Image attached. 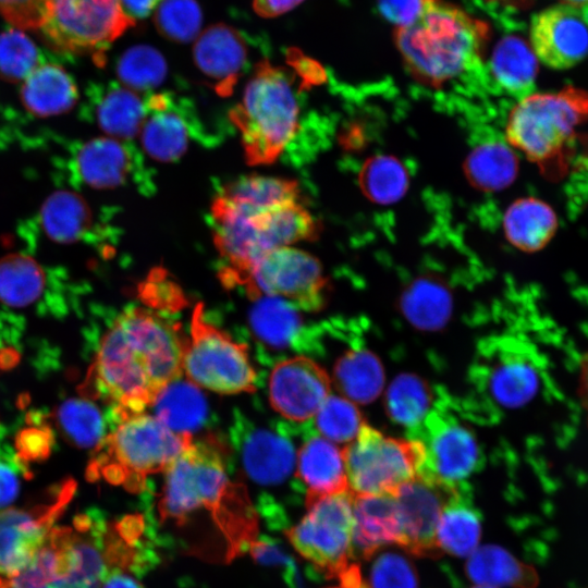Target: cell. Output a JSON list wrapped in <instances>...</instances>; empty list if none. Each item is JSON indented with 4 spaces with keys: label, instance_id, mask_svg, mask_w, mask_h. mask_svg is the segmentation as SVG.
<instances>
[{
    "label": "cell",
    "instance_id": "1",
    "mask_svg": "<svg viewBox=\"0 0 588 588\" xmlns=\"http://www.w3.org/2000/svg\"><path fill=\"white\" fill-rule=\"evenodd\" d=\"M186 340L176 324L150 309H124L99 338L78 392L110 405V427L145 413L182 376Z\"/></svg>",
    "mask_w": 588,
    "mask_h": 588
},
{
    "label": "cell",
    "instance_id": "2",
    "mask_svg": "<svg viewBox=\"0 0 588 588\" xmlns=\"http://www.w3.org/2000/svg\"><path fill=\"white\" fill-rule=\"evenodd\" d=\"M157 504L161 523L185 525L206 510L233 559L257 538V516L244 486L231 482L220 449L212 442H192L163 471Z\"/></svg>",
    "mask_w": 588,
    "mask_h": 588
},
{
    "label": "cell",
    "instance_id": "3",
    "mask_svg": "<svg viewBox=\"0 0 588 588\" xmlns=\"http://www.w3.org/2000/svg\"><path fill=\"white\" fill-rule=\"evenodd\" d=\"M489 26L446 0H421L417 14L394 29V42L411 74L441 86L480 63Z\"/></svg>",
    "mask_w": 588,
    "mask_h": 588
},
{
    "label": "cell",
    "instance_id": "4",
    "mask_svg": "<svg viewBox=\"0 0 588 588\" xmlns=\"http://www.w3.org/2000/svg\"><path fill=\"white\" fill-rule=\"evenodd\" d=\"M213 241L226 267V284H245L253 266L268 252L314 240L318 223L299 200L252 208L216 196L211 205Z\"/></svg>",
    "mask_w": 588,
    "mask_h": 588
},
{
    "label": "cell",
    "instance_id": "5",
    "mask_svg": "<svg viewBox=\"0 0 588 588\" xmlns=\"http://www.w3.org/2000/svg\"><path fill=\"white\" fill-rule=\"evenodd\" d=\"M192 442V434L174 432L154 415L137 414L111 427L94 449L86 475L90 481L103 479L139 492L147 476L163 473Z\"/></svg>",
    "mask_w": 588,
    "mask_h": 588
},
{
    "label": "cell",
    "instance_id": "6",
    "mask_svg": "<svg viewBox=\"0 0 588 588\" xmlns=\"http://www.w3.org/2000/svg\"><path fill=\"white\" fill-rule=\"evenodd\" d=\"M229 117L249 164L275 161L298 131L299 103L289 73L268 61L259 62Z\"/></svg>",
    "mask_w": 588,
    "mask_h": 588
},
{
    "label": "cell",
    "instance_id": "7",
    "mask_svg": "<svg viewBox=\"0 0 588 588\" xmlns=\"http://www.w3.org/2000/svg\"><path fill=\"white\" fill-rule=\"evenodd\" d=\"M588 121V90L565 86L556 93H532L509 114L505 138L549 175L566 169L576 130Z\"/></svg>",
    "mask_w": 588,
    "mask_h": 588
},
{
    "label": "cell",
    "instance_id": "8",
    "mask_svg": "<svg viewBox=\"0 0 588 588\" xmlns=\"http://www.w3.org/2000/svg\"><path fill=\"white\" fill-rule=\"evenodd\" d=\"M183 372L197 387L221 394L254 392L256 389L257 376L247 346L208 322L200 303L193 310Z\"/></svg>",
    "mask_w": 588,
    "mask_h": 588
},
{
    "label": "cell",
    "instance_id": "9",
    "mask_svg": "<svg viewBox=\"0 0 588 588\" xmlns=\"http://www.w3.org/2000/svg\"><path fill=\"white\" fill-rule=\"evenodd\" d=\"M409 430L408 438L418 446V478L456 490L478 469L482 456L476 436L448 409L431 408Z\"/></svg>",
    "mask_w": 588,
    "mask_h": 588
},
{
    "label": "cell",
    "instance_id": "10",
    "mask_svg": "<svg viewBox=\"0 0 588 588\" xmlns=\"http://www.w3.org/2000/svg\"><path fill=\"white\" fill-rule=\"evenodd\" d=\"M305 504L307 513L285 531L287 539L316 569L339 578L353 564V494L324 495Z\"/></svg>",
    "mask_w": 588,
    "mask_h": 588
},
{
    "label": "cell",
    "instance_id": "11",
    "mask_svg": "<svg viewBox=\"0 0 588 588\" xmlns=\"http://www.w3.org/2000/svg\"><path fill=\"white\" fill-rule=\"evenodd\" d=\"M348 490L353 495L395 494L417 477L418 446L412 439L387 437L363 425L343 450Z\"/></svg>",
    "mask_w": 588,
    "mask_h": 588
},
{
    "label": "cell",
    "instance_id": "12",
    "mask_svg": "<svg viewBox=\"0 0 588 588\" xmlns=\"http://www.w3.org/2000/svg\"><path fill=\"white\" fill-rule=\"evenodd\" d=\"M134 24L119 0H49L39 30L54 50L100 59Z\"/></svg>",
    "mask_w": 588,
    "mask_h": 588
},
{
    "label": "cell",
    "instance_id": "13",
    "mask_svg": "<svg viewBox=\"0 0 588 588\" xmlns=\"http://www.w3.org/2000/svg\"><path fill=\"white\" fill-rule=\"evenodd\" d=\"M248 296L284 299L297 309H320L326 299L327 279L320 261L291 246L266 253L252 268L244 284Z\"/></svg>",
    "mask_w": 588,
    "mask_h": 588
},
{
    "label": "cell",
    "instance_id": "14",
    "mask_svg": "<svg viewBox=\"0 0 588 588\" xmlns=\"http://www.w3.org/2000/svg\"><path fill=\"white\" fill-rule=\"evenodd\" d=\"M75 490L76 482L66 478L48 491L44 502L0 511V579L17 575L30 563Z\"/></svg>",
    "mask_w": 588,
    "mask_h": 588
},
{
    "label": "cell",
    "instance_id": "15",
    "mask_svg": "<svg viewBox=\"0 0 588 588\" xmlns=\"http://www.w3.org/2000/svg\"><path fill=\"white\" fill-rule=\"evenodd\" d=\"M108 523L97 512L74 517L71 525L54 526L51 536L58 561L44 588H100L107 573L105 537Z\"/></svg>",
    "mask_w": 588,
    "mask_h": 588
},
{
    "label": "cell",
    "instance_id": "16",
    "mask_svg": "<svg viewBox=\"0 0 588 588\" xmlns=\"http://www.w3.org/2000/svg\"><path fill=\"white\" fill-rule=\"evenodd\" d=\"M269 400L275 412L294 422L314 418L330 395V377L316 362L295 356L279 362L269 377Z\"/></svg>",
    "mask_w": 588,
    "mask_h": 588
},
{
    "label": "cell",
    "instance_id": "17",
    "mask_svg": "<svg viewBox=\"0 0 588 588\" xmlns=\"http://www.w3.org/2000/svg\"><path fill=\"white\" fill-rule=\"evenodd\" d=\"M530 44L547 66L573 68L588 56V23L580 9L572 5L547 8L531 20Z\"/></svg>",
    "mask_w": 588,
    "mask_h": 588
},
{
    "label": "cell",
    "instance_id": "18",
    "mask_svg": "<svg viewBox=\"0 0 588 588\" xmlns=\"http://www.w3.org/2000/svg\"><path fill=\"white\" fill-rule=\"evenodd\" d=\"M454 491L418 477L401 487L394 494L400 527L397 544L417 556H437L440 553L436 541L438 522Z\"/></svg>",
    "mask_w": 588,
    "mask_h": 588
},
{
    "label": "cell",
    "instance_id": "19",
    "mask_svg": "<svg viewBox=\"0 0 588 588\" xmlns=\"http://www.w3.org/2000/svg\"><path fill=\"white\" fill-rule=\"evenodd\" d=\"M79 180L96 189L115 188L128 182L150 189V177L139 152L112 137H96L84 143L75 155Z\"/></svg>",
    "mask_w": 588,
    "mask_h": 588
},
{
    "label": "cell",
    "instance_id": "20",
    "mask_svg": "<svg viewBox=\"0 0 588 588\" xmlns=\"http://www.w3.org/2000/svg\"><path fill=\"white\" fill-rule=\"evenodd\" d=\"M193 58L198 70L221 96H229L247 62L243 37L223 23L210 25L195 39Z\"/></svg>",
    "mask_w": 588,
    "mask_h": 588
},
{
    "label": "cell",
    "instance_id": "21",
    "mask_svg": "<svg viewBox=\"0 0 588 588\" xmlns=\"http://www.w3.org/2000/svg\"><path fill=\"white\" fill-rule=\"evenodd\" d=\"M146 103L147 114L139 132L143 149L161 162L180 159L195 131L191 115L169 94L151 95Z\"/></svg>",
    "mask_w": 588,
    "mask_h": 588
},
{
    "label": "cell",
    "instance_id": "22",
    "mask_svg": "<svg viewBox=\"0 0 588 588\" xmlns=\"http://www.w3.org/2000/svg\"><path fill=\"white\" fill-rule=\"evenodd\" d=\"M234 429L247 476L259 485L283 482L292 473L296 453L291 441L279 433L238 421Z\"/></svg>",
    "mask_w": 588,
    "mask_h": 588
},
{
    "label": "cell",
    "instance_id": "23",
    "mask_svg": "<svg viewBox=\"0 0 588 588\" xmlns=\"http://www.w3.org/2000/svg\"><path fill=\"white\" fill-rule=\"evenodd\" d=\"M295 465L296 477L305 486L306 502L350 491L343 450L319 434L303 443Z\"/></svg>",
    "mask_w": 588,
    "mask_h": 588
},
{
    "label": "cell",
    "instance_id": "24",
    "mask_svg": "<svg viewBox=\"0 0 588 588\" xmlns=\"http://www.w3.org/2000/svg\"><path fill=\"white\" fill-rule=\"evenodd\" d=\"M353 543L368 559L384 546L399 543L400 527L394 494L353 495Z\"/></svg>",
    "mask_w": 588,
    "mask_h": 588
},
{
    "label": "cell",
    "instance_id": "25",
    "mask_svg": "<svg viewBox=\"0 0 588 588\" xmlns=\"http://www.w3.org/2000/svg\"><path fill=\"white\" fill-rule=\"evenodd\" d=\"M20 99L25 110L34 117L48 118L71 111L78 100V89L62 66L45 63L24 79Z\"/></svg>",
    "mask_w": 588,
    "mask_h": 588
},
{
    "label": "cell",
    "instance_id": "26",
    "mask_svg": "<svg viewBox=\"0 0 588 588\" xmlns=\"http://www.w3.org/2000/svg\"><path fill=\"white\" fill-rule=\"evenodd\" d=\"M489 73L498 91L520 100L535 93L537 57L520 37L505 36L492 51Z\"/></svg>",
    "mask_w": 588,
    "mask_h": 588
},
{
    "label": "cell",
    "instance_id": "27",
    "mask_svg": "<svg viewBox=\"0 0 588 588\" xmlns=\"http://www.w3.org/2000/svg\"><path fill=\"white\" fill-rule=\"evenodd\" d=\"M558 226L555 211L536 197L516 199L503 217L506 240L526 253H535L546 247L555 235Z\"/></svg>",
    "mask_w": 588,
    "mask_h": 588
},
{
    "label": "cell",
    "instance_id": "28",
    "mask_svg": "<svg viewBox=\"0 0 588 588\" xmlns=\"http://www.w3.org/2000/svg\"><path fill=\"white\" fill-rule=\"evenodd\" d=\"M490 396L501 406L515 408L530 402L540 388V372L523 353L505 352L488 370Z\"/></svg>",
    "mask_w": 588,
    "mask_h": 588
},
{
    "label": "cell",
    "instance_id": "29",
    "mask_svg": "<svg viewBox=\"0 0 588 588\" xmlns=\"http://www.w3.org/2000/svg\"><path fill=\"white\" fill-rule=\"evenodd\" d=\"M47 290L45 269L30 256L13 253L0 258V302L11 308L37 305L47 313L44 296Z\"/></svg>",
    "mask_w": 588,
    "mask_h": 588
},
{
    "label": "cell",
    "instance_id": "30",
    "mask_svg": "<svg viewBox=\"0 0 588 588\" xmlns=\"http://www.w3.org/2000/svg\"><path fill=\"white\" fill-rule=\"evenodd\" d=\"M466 574L478 586L534 588L536 571L498 546L477 548L466 563Z\"/></svg>",
    "mask_w": 588,
    "mask_h": 588
},
{
    "label": "cell",
    "instance_id": "31",
    "mask_svg": "<svg viewBox=\"0 0 588 588\" xmlns=\"http://www.w3.org/2000/svg\"><path fill=\"white\" fill-rule=\"evenodd\" d=\"M463 168L474 187L497 192L514 182L518 172V159L507 142L493 138L474 146Z\"/></svg>",
    "mask_w": 588,
    "mask_h": 588
},
{
    "label": "cell",
    "instance_id": "32",
    "mask_svg": "<svg viewBox=\"0 0 588 588\" xmlns=\"http://www.w3.org/2000/svg\"><path fill=\"white\" fill-rule=\"evenodd\" d=\"M455 490L444 503L436 531L440 553L469 556L477 548L481 535L478 511Z\"/></svg>",
    "mask_w": 588,
    "mask_h": 588
},
{
    "label": "cell",
    "instance_id": "33",
    "mask_svg": "<svg viewBox=\"0 0 588 588\" xmlns=\"http://www.w3.org/2000/svg\"><path fill=\"white\" fill-rule=\"evenodd\" d=\"M154 416L177 433L192 434L207 420L208 403L198 387L181 377L169 383L151 404Z\"/></svg>",
    "mask_w": 588,
    "mask_h": 588
},
{
    "label": "cell",
    "instance_id": "34",
    "mask_svg": "<svg viewBox=\"0 0 588 588\" xmlns=\"http://www.w3.org/2000/svg\"><path fill=\"white\" fill-rule=\"evenodd\" d=\"M249 323L260 343L274 350L296 345L304 333L297 308L278 297H258L250 308Z\"/></svg>",
    "mask_w": 588,
    "mask_h": 588
},
{
    "label": "cell",
    "instance_id": "35",
    "mask_svg": "<svg viewBox=\"0 0 588 588\" xmlns=\"http://www.w3.org/2000/svg\"><path fill=\"white\" fill-rule=\"evenodd\" d=\"M40 223L51 241L71 244L79 241L89 231L93 212L81 195L71 191H57L44 201Z\"/></svg>",
    "mask_w": 588,
    "mask_h": 588
},
{
    "label": "cell",
    "instance_id": "36",
    "mask_svg": "<svg viewBox=\"0 0 588 588\" xmlns=\"http://www.w3.org/2000/svg\"><path fill=\"white\" fill-rule=\"evenodd\" d=\"M95 120L109 137L127 140L139 134L147 114V103L126 87L111 86L100 94L95 106Z\"/></svg>",
    "mask_w": 588,
    "mask_h": 588
},
{
    "label": "cell",
    "instance_id": "37",
    "mask_svg": "<svg viewBox=\"0 0 588 588\" xmlns=\"http://www.w3.org/2000/svg\"><path fill=\"white\" fill-rule=\"evenodd\" d=\"M334 383L342 395L354 403L366 404L381 392L383 367L375 354L354 348L342 355L333 368Z\"/></svg>",
    "mask_w": 588,
    "mask_h": 588
},
{
    "label": "cell",
    "instance_id": "38",
    "mask_svg": "<svg viewBox=\"0 0 588 588\" xmlns=\"http://www.w3.org/2000/svg\"><path fill=\"white\" fill-rule=\"evenodd\" d=\"M51 417L62 437L78 449H95L108 433V417L83 395L58 404Z\"/></svg>",
    "mask_w": 588,
    "mask_h": 588
},
{
    "label": "cell",
    "instance_id": "39",
    "mask_svg": "<svg viewBox=\"0 0 588 588\" xmlns=\"http://www.w3.org/2000/svg\"><path fill=\"white\" fill-rule=\"evenodd\" d=\"M218 196L252 208H269L301 198L295 181L257 174L230 181L220 188Z\"/></svg>",
    "mask_w": 588,
    "mask_h": 588
},
{
    "label": "cell",
    "instance_id": "40",
    "mask_svg": "<svg viewBox=\"0 0 588 588\" xmlns=\"http://www.w3.org/2000/svg\"><path fill=\"white\" fill-rule=\"evenodd\" d=\"M358 184L363 194L372 203L391 205L407 192L409 175L395 157L377 155L363 164L358 173Z\"/></svg>",
    "mask_w": 588,
    "mask_h": 588
},
{
    "label": "cell",
    "instance_id": "41",
    "mask_svg": "<svg viewBox=\"0 0 588 588\" xmlns=\"http://www.w3.org/2000/svg\"><path fill=\"white\" fill-rule=\"evenodd\" d=\"M431 396L427 384L415 376L402 375L390 385L385 404L391 418L409 429L430 412Z\"/></svg>",
    "mask_w": 588,
    "mask_h": 588
},
{
    "label": "cell",
    "instance_id": "42",
    "mask_svg": "<svg viewBox=\"0 0 588 588\" xmlns=\"http://www.w3.org/2000/svg\"><path fill=\"white\" fill-rule=\"evenodd\" d=\"M117 75L124 87L146 91L159 86L167 75L163 56L147 45L128 48L119 59Z\"/></svg>",
    "mask_w": 588,
    "mask_h": 588
},
{
    "label": "cell",
    "instance_id": "43",
    "mask_svg": "<svg viewBox=\"0 0 588 588\" xmlns=\"http://www.w3.org/2000/svg\"><path fill=\"white\" fill-rule=\"evenodd\" d=\"M319 436L335 443H351L363 427L357 406L343 395L330 394L314 416Z\"/></svg>",
    "mask_w": 588,
    "mask_h": 588
},
{
    "label": "cell",
    "instance_id": "44",
    "mask_svg": "<svg viewBox=\"0 0 588 588\" xmlns=\"http://www.w3.org/2000/svg\"><path fill=\"white\" fill-rule=\"evenodd\" d=\"M154 20L157 30L172 41L188 42L201 33L203 15L196 0H163Z\"/></svg>",
    "mask_w": 588,
    "mask_h": 588
},
{
    "label": "cell",
    "instance_id": "45",
    "mask_svg": "<svg viewBox=\"0 0 588 588\" xmlns=\"http://www.w3.org/2000/svg\"><path fill=\"white\" fill-rule=\"evenodd\" d=\"M404 308L417 324L434 327L443 322L448 316L450 296L436 281L419 279L406 291Z\"/></svg>",
    "mask_w": 588,
    "mask_h": 588
},
{
    "label": "cell",
    "instance_id": "46",
    "mask_svg": "<svg viewBox=\"0 0 588 588\" xmlns=\"http://www.w3.org/2000/svg\"><path fill=\"white\" fill-rule=\"evenodd\" d=\"M39 52L33 40L19 29L0 34V79L17 84L38 66Z\"/></svg>",
    "mask_w": 588,
    "mask_h": 588
},
{
    "label": "cell",
    "instance_id": "47",
    "mask_svg": "<svg viewBox=\"0 0 588 588\" xmlns=\"http://www.w3.org/2000/svg\"><path fill=\"white\" fill-rule=\"evenodd\" d=\"M27 426L17 431L14 450L28 465L49 457L54 444V432L44 414L27 415Z\"/></svg>",
    "mask_w": 588,
    "mask_h": 588
},
{
    "label": "cell",
    "instance_id": "48",
    "mask_svg": "<svg viewBox=\"0 0 588 588\" xmlns=\"http://www.w3.org/2000/svg\"><path fill=\"white\" fill-rule=\"evenodd\" d=\"M32 477L29 465L19 457L14 448L0 441V511L15 502L23 483Z\"/></svg>",
    "mask_w": 588,
    "mask_h": 588
},
{
    "label": "cell",
    "instance_id": "49",
    "mask_svg": "<svg viewBox=\"0 0 588 588\" xmlns=\"http://www.w3.org/2000/svg\"><path fill=\"white\" fill-rule=\"evenodd\" d=\"M371 588H418L415 568L402 555L383 553L373 562L370 572Z\"/></svg>",
    "mask_w": 588,
    "mask_h": 588
},
{
    "label": "cell",
    "instance_id": "50",
    "mask_svg": "<svg viewBox=\"0 0 588 588\" xmlns=\"http://www.w3.org/2000/svg\"><path fill=\"white\" fill-rule=\"evenodd\" d=\"M49 0H0V15L21 29H39Z\"/></svg>",
    "mask_w": 588,
    "mask_h": 588
},
{
    "label": "cell",
    "instance_id": "51",
    "mask_svg": "<svg viewBox=\"0 0 588 588\" xmlns=\"http://www.w3.org/2000/svg\"><path fill=\"white\" fill-rule=\"evenodd\" d=\"M148 304L155 307H162L168 309H175L183 304L182 292L170 280L167 279L166 272L156 269L143 283L140 292Z\"/></svg>",
    "mask_w": 588,
    "mask_h": 588
},
{
    "label": "cell",
    "instance_id": "52",
    "mask_svg": "<svg viewBox=\"0 0 588 588\" xmlns=\"http://www.w3.org/2000/svg\"><path fill=\"white\" fill-rule=\"evenodd\" d=\"M249 551L255 561L260 564L283 568V576L290 588H297L293 583L295 575L294 564L278 542L268 537L256 538L250 544Z\"/></svg>",
    "mask_w": 588,
    "mask_h": 588
},
{
    "label": "cell",
    "instance_id": "53",
    "mask_svg": "<svg viewBox=\"0 0 588 588\" xmlns=\"http://www.w3.org/2000/svg\"><path fill=\"white\" fill-rule=\"evenodd\" d=\"M421 0H380L384 15L396 26L406 24L418 12Z\"/></svg>",
    "mask_w": 588,
    "mask_h": 588
},
{
    "label": "cell",
    "instance_id": "54",
    "mask_svg": "<svg viewBox=\"0 0 588 588\" xmlns=\"http://www.w3.org/2000/svg\"><path fill=\"white\" fill-rule=\"evenodd\" d=\"M135 575L132 568L109 564L100 588H143Z\"/></svg>",
    "mask_w": 588,
    "mask_h": 588
},
{
    "label": "cell",
    "instance_id": "55",
    "mask_svg": "<svg viewBox=\"0 0 588 588\" xmlns=\"http://www.w3.org/2000/svg\"><path fill=\"white\" fill-rule=\"evenodd\" d=\"M304 0H253L254 11L261 17L270 19L282 15Z\"/></svg>",
    "mask_w": 588,
    "mask_h": 588
},
{
    "label": "cell",
    "instance_id": "56",
    "mask_svg": "<svg viewBox=\"0 0 588 588\" xmlns=\"http://www.w3.org/2000/svg\"><path fill=\"white\" fill-rule=\"evenodd\" d=\"M163 0H119L124 14L132 21L150 15Z\"/></svg>",
    "mask_w": 588,
    "mask_h": 588
},
{
    "label": "cell",
    "instance_id": "57",
    "mask_svg": "<svg viewBox=\"0 0 588 588\" xmlns=\"http://www.w3.org/2000/svg\"><path fill=\"white\" fill-rule=\"evenodd\" d=\"M577 378V395L585 412L588 427V351L579 362Z\"/></svg>",
    "mask_w": 588,
    "mask_h": 588
},
{
    "label": "cell",
    "instance_id": "58",
    "mask_svg": "<svg viewBox=\"0 0 588 588\" xmlns=\"http://www.w3.org/2000/svg\"><path fill=\"white\" fill-rule=\"evenodd\" d=\"M340 586L333 588H367L357 565L352 564L340 577Z\"/></svg>",
    "mask_w": 588,
    "mask_h": 588
},
{
    "label": "cell",
    "instance_id": "59",
    "mask_svg": "<svg viewBox=\"0 0 588 588\" xmlns=\"http://www.w3.org/2000/svg\"><path fill=\"white\" fill-rule=\"evenodd\" d=\"M486 1L497 2L504 5L520 7V8L528 5L531 2V0H486Z\"/></svg>",
    "mask_w": 588,
    "mask_h": 588
},
{
    "label": "cell",
    "instance_id": "60",
    "mask_svg": "<svg viewBox=\"0 0 588 588\" xmlns=\"http://www.w3.org/2000/svg\"><path fill=\"white\" fill-rule=\"evenodd\" d=\"M565 4L572 5L577 9H584L588 7V0H562Z\"/></svg>",
    "mask_w": 588,
    "mask_h": 588
},
{
    "label": "cell",
    "instance_id": "61",
    "mask_svg": "<svg viewBox=\"0 0 588 588\" xmlns=\"http://www.w3.org/2000/svg\"><path fill=\"white\" fill-rule=\"evenodd\" d=\"M473 588H495V587H490V586H476V587H473Z\"/></svg>",
    "mask_w": 588,
    "mask_h": 588
}]
</instances>
